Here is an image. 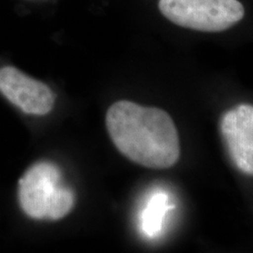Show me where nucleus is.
Wrapping results in <instances>:
<instances>
[{
  "label": "nucleus",
  "mask_w": 253,
  "mask_h": 253,
  "mask_svg": "<svg viewBox=\"0 0 253 253\" xmlns=\"http://www.w3.org/2000/svg\"><path fill=\"white\" fill-rule=\"evenodd\" d=\"M106 126L117 148L133 163L151 169H167L179 160L176 126L162 109L120 100L109 108Z\"/></svg>",
  "instance_id": "obj_1"
},
{
  "label": "nucleus",
  "mask_w": 253,
  "mask_h": 253,
  "mask_svg": "<svg viewBox=\"0 0 253 253\" xmlns=\"http://www.w3.org/2000/svg\"><path fill=\"white\" fill-rule=\"evenodd\" d=\"M19 203L28 217L60 219L73 209V190L61 183V172L51 163L31 166L19 180Z\"/></svg>",
  "instance_id": "obj_2"
},
{
  "label": "nucleus",
  "mask_w": 253,
  "mask_h": 253,
  "mask_svg": "<svg viewBox=\"0 0 253 253\" xmlns=\"http://www.w3.org/2000/svg\"><path fill=\"white\" fill-rule=\"evenodd\" d=\"M159 9L174 25L203 32H220L245 15L238 0H159Z\"/></svg>",
  "instance_id": "obj_3"
},
{
  "label": "nucleus",
  "mask_w": 253,
  "mask_h": 253,
  "mask_svg": "<svg viewBox=\"0 0 253 253\" xmlns=\"http://www.w3.org/2000/svg\"><path fill=\"white\" fill-rule=\"evenodd\" d=\"M0 92L29 115L44 116L54 107V96L51 88L12 66L0 69Z\"/></svg>",
  "instance_id": "obj_4"
},
{
  "label": "nucleus",
  "mask_w": 253,
  "mask_h": 253,
  "mask_svg": "<svg viewBox=\"0 0 253 253\" xmlns=\"http://www.w3.org/2000/svg\"><path fill=\"white\" fill-rule=\"evenodd\" d=\"M168 199L165 193L157 192L148 200L140 215V226L146 236L155 237L162 232L164 217L173 208L168 204Z\"/></svg>",
  "instance_id": "obj_5"
}]
</instances>
